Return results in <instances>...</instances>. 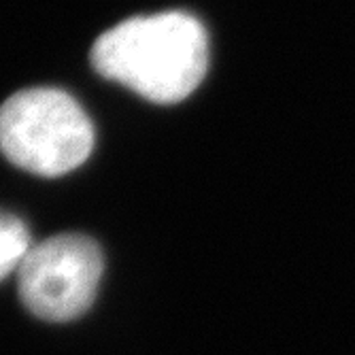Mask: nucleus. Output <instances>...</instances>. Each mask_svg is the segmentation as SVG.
Listing matches in <instances>:
<instances>
[{
  "mask_svg": "<svg viewBox=\"0 0 355 355\" xmlns=\"http://www.w3.org/2000/svg\"><path fill=\"white\" fill-rule=\"evenodd\" d=\"M103 268L96 241L83 234H55L26 253L17 268L19 298L39 319H77L92 306Z\"/></svg>",
  "mask_w": 355,
  "mask_h": 355,
  "instance_id": "obj_3",
  "label": "nucleus"
},
{
  "mask_svg": "<svg viewBox=\"0 0 355 355\" xmlns=\"http://www.w3.org/2000/svg\"><path fill=\"white\" fill-rule=\"evenodd\" d=\"M94 71L149 103L175 105L200 85L209 67L202 24L181 11L130 17L96 39Z\"/></svg>",
  "mask_w": 355,
  "mask_h": 355,
  "instance_id": "obj_1",
  "label": "nucleus"
},
{
  "mask_svg": "<svg viewBox=\"0 0 355 355\" xmlns=\"http://www.w3.org/2000/svg\"><path fill=\"white\" fill-rule=\"evenodd\" d=\"M92 149L94 125L67 92L30 87L0 107V151L32 175H67L85 162Z\"/></svg>",
  "mask_w": 355,
  "mask_h": 355,
  "instance_id": "obj_2",
  "label": "nucleus"
},
{
  "mask_svg": "<svg viewBox=\"0 0 355 355\" xmlns=\"http://www.w3.org/2000/svg\"><path fill=\"white\" fill-rule=\"evenodd\" d=\"M32 249L28 225L13 213L0 211V283L15 272Z\"/></svg>",
  "mask_w": 355,
  "mask_h": 355,
  "instance_id": "obj_4",
  "label": "nucleus"
}]
</instances>
